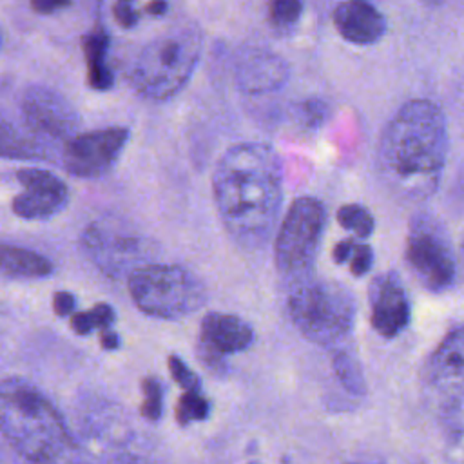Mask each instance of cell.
<instances>
[{"instance_id":"cell-1","label":"cell","mask_w":464,"mask_h":464,"mask_svg":"<svg viewBox=\"0 0 464 464\" xmlns=\"http://www.w3.org/2000/svg\"><path fill=\"white\" fill-rule=\"evenodd\" d=\"M212 194L219 219L234 243L263 248L283 203V167L277 152L259 141L236 143L218 160Z\"/></svg>"},{"instance_id":"cell-2","label":"cell","mask_w":464,"mask_h":464,"mask_svg":"<svg viewBox=\"0 0 464 464\" xmlns=\"http://www.w3.org/2000/svg\"><path fill=\"white\" fill-rule=\"evenodd\" d=\"M448 156V125L442 109L424 98L406 102L386 123L377 145L382 185L401 201L431 198Z\"/></svg>"},{"instance_id":"cell-3","label":"cell","mask_w":464,"mask_h":464,"mask_svg":"<svg viewBox=\"0 0 464 464\" xmlns=\"http://www.w3.org/2000/svg\"><path fill=\"white\" fill-rule=\"evenodd\" d=\"M0 435L29 464H56L72 448L62 413L20 377L0 379Z\"/></svg>"},{"instance_id":"cell-4","label":"cell","mask_w":464,"mask_h":464,"mask_svg":"<svg viewBox=\"0 0 464 464\" xmlns=\"http://www.w3.org/2000/svg\"><path fill=\"white\" fill-rule=\"evenodd\" d=\"M201 47L203 34L196 24L172 25L136 53L127 69V82L147 100H169L190 80Z\"/></svg>"},{"instance_id":"cell-5","label":"cell","mask_w":464,"mask_h":464,"mask_svg":"<svg viewBox=\"0 0 464 464\" xmlns=\"http://www.w3.org/2000/svg\"><path fill=\"white\" fill-rule=\"evenodd\" d=\"M355 297L341 283L310 276L288 286L286 310L292 324L314 344L334 346L353 328Z\"/></svg>"},{"instance_id":"cell-6","label":"cell","mask_w":464,"mask_h":464,"mask_svg":"<svg viewBox=\"0 0 464 464\" xmlns=\"http://www.w3.org/2000/svg\"><path fill=\"white\" fill-rule=\"evenodd\" d=\"M127 283L136 306L152 317L181 319L207 303L203 281L179 265H143L127 277Z\"/></svg>"},{"instance_id":"cell-7","label":"cell","mask_w":464,"mask_h":464,"mask_svg":"<svg viewBox=\"0 0 464 464\" xmlns=\"http://www.w3.org/2000/svg\"><path fill=\"white\" fill-rule=\"evenodd\" d=\"M420 381L440 428L453 444H459L464 397V334L460 326L451 328L430 353Z\"/></svg>"},{"instance_id":"cell-8","label":"cell","mask_w":464,"mask_h":464,"mask_svg":"<svg viewBox=\"0 0 464 464\" xmlns=\"http://www.w3.org/2000/svg\"><path fill=\"white\" fill-rule=\"evenodd\" d=\"M326 227V208L312 196L294 199L274 243V259L286 286L314 276V265Z\"/></svg>"},{"instance_id":"cell-9","label":"cell","mask_w":464,"mask_h":464,"mask_svg":"<svg viewBox=\"0 0 464 464\" xmlns=\"http://www.w3.org/2000/svg\"><path fill=\"white\" fill-rule=\"evenodd\" d=\"M404 256L411 274L428 292L442 294L453 288L457 263L451 237L435 214L426 210L413 214Z\"/></svg>"},{"instance_id":"cell-10","label":"cell","mask_w":464,"mask_h":464,"mask_svg":"<svg viewBox=\"0 0 464 464\" xmlns=\"http://www.w3.org/2000/svg\"><path fill=\"white\" fill-rule=\"evenodd\" d=\"M80 243L91 263L102 274L114 279L129 277L156 256V245L147 236L114 219L92 221L82 232Z\"/></svg>"},{"instance_id":"cell-11","label":"cell","mask_w":464,"mask_h":464,"mask_svg":"<svg viewBox=\"0 0 464 464\" xmlns=\"http://www.w3.org/2000/svg\"><path fill=\"white\" fill-rule=\"evenodd\" d=\"M127 140L125 127L76 134L63 143V167L76 178H100L114 167Z\"/></svg>"},{"instance_id":"cell-12","label":"cell","mask_w":464,"mask_h":464,"mask_svg":"<svg viewBox=\"0 0 464 464\" xmlns=\"http://www.w3.org/2000/svg\"><path fill=\"white\" fill-rule=\"evenodd\" d=\"M22 114L27 129L45 141H67L76 136L80 118L72 105L56 91L42 85L25 89Z\"/></svg>"},{"instance_id":"cell-13","label":"cell","mask_w":464,"mask_h":464,"mask_svg":"<svg viewBox=\"0 0 464 464\" xmlns=\"http://www.w3.org/2000/svg\"><path fill=\"white\" fill-rule=\"evenodd\" d=\"M252 343V326L237 315L208 312L201 319L198 355L212 372H223L225 357L246 350Z\"/></svg>"},{"instance_id":"cell-14","label":"cell","mask_w":464,"mask_h":464,"mask_svg":"<svg viewBox=\"0 0 464 464\" xmlns=\"http://www.w3.org/2000/svg\"><path fill=\"white\" fill-rule=\"evenodd\" d=\"M370 323L384 339L397 337L410 323L411 306L397 272L377 274L368 285Z\"/></svg>"},{"instance_id":"cell-15","label":"cell","mask_w":464,"mask_h":464,"mask_svg":"<svg viewBox=\"0 0 464 464\" xmlns=\"http://www.w3.org/2000/svg\"><path fill=\"white\" fill-rule=\"evenodd\" d=\"M24 192L14 196L13 212L22 219H47L62 212L69 201L67 185L49 170L27 167L16 172Z\"/></svg>"},{"instance_id":"cell-16","label":"cell","mask_w":464,"mask_h":464,"mask_svg":"<svg viewBox=\"0 0 464 464\" xmlns=\"http://www.w3.org/2000/svg\"><path fill=\"white\" fill-rule=\"evenodd\" d=\"M232 72L239 91L252 96L281 89L290 76L288 63L277 53L256 45L241 47L236 53Z\"/></svg>"},{"instance_id":"cell-17","label":"cell","mask_w":464,"mask_h":464,"mask_svg":"<svg viewBox=\"0 0 464 464\" xmlns=\"http://www.w3.org/2000/svg\"><path fill=\"white\" fill-rule=\"evenodd\" d=\"M334 24L339 34L357 45L375 44L386 31V20L382 13L361 0L343 2L334 9Z\"/></svg>"},{"instance_id":"cell-18","label":"cell","mask_w":464,"mask_h":464,"mask_svg":"<svg viewBox=\"0 0 464 464\" xmlns=\"http://www.w3.org/2000/svg\"><path fill=\"white\" fill-rule=\"evenodd\" d=\"M109 34L103 25L94 27L83 36V54L87 63V82L96 91H107L114 83L111 67L107 65Z\"/></svg>"},{"instance_id":"cell-19","label":"cell","mask_w":464,"mask_h":464,"mask_svg":"<svg viewBox=\"0 0 464 464\" xmlns=\"http://www.w3.org/2000/svg\"><path fill=\"white\" fill-rule=\"evenodd\" d=\"M0 272L14 277L40 279L53 272V263L36 250L0 243Z\"/></svg>"},{"instance_id":"cell-20","label":"cell","mask_w":464,"mask_h":464,"mask_svg":"<svg viewBox=\"0 0 464 464\" xmlns=\"http://www.w3.org/2000/svg\"><path fill=\"white\" fill-rule=\"evenodd\" d=\"M0 156L14 160H42L47 152L42 149V141L22 132L0 114Z\"/></svg>"},{"instance_id":"cell-21","label":"cell","mask_w":464,"mask_h":464,"mask_svg":"<svg viewBox=\"0 0 464 464\" xmlns=\"http://www.w3.org/2000/svg\"><path fill=\"white\" fill-rule=\"evenodd\" d=\"M332 368L346 392H350L352 395L366 393L362 368L359 364V359L350 350H337L332 355Z\"/></svg>"},{"instance_id":"cell-22","label":"cell","mask_w":464,"mask_h":464,"mask_svg":"<svg viewBox=\"0 0 464 464\" xmlns=\"http://www.w3.org/2000/svg\"><path fill=\"white\" fill-rule=\"evenodd\" d=\"M116 319V314L111 304L98 303L87 312H78L71 317V328L78 335H89L94 328H100L102 332L107 330Z\"/></svg>"},{"instance_id":"cell-23","label":"cell","mask_w":464,"mask_h":464,"mask_svg":"<svg viewBox=\"0 0 464 464\" xmlns=\"http://www.w3.org/2000/svg\"><path fill=\"white\" fill-rule=\"evenodd\" d=\"M337 221L343 228L352 230L359 237L372 236L375 228V219L372 212L359 203H346L337 210Z\"/></svg>"},{"instance_id":"cell-24","label":"cell","mask_w":464,"mask_h":464,"mask_svg":"<svg viewBox=\"0 0 464 464\" xmlns=\"http://www.w3.org/2000/svg\"><path fill=\"white\" fill-rule=\"evenodd\" d=\"M210 413V402L205 399V395L199 392H185L176 406V419L181 426H187L190 422L205 420Z\"/></svg>"},{"instance_id":"cell-25","label":"cell","mask_w":464,"mask_h":464,"mask_svg":"<svg viewBox=\"0 0 464 464\" xmlns=\"http://www.w3.org/2000/svg\"><path fill=\"white\" fill-rule=\"evenodd\" d=\"M303 4L297 0H274L268 5V18L274 27L288 29L301 18Z\"/></svg>"},{"instance_id":"cell-26","label":"cell","mask_w":464,"mask_h":464,"mask_svg":"<svg viewBox=\"0 0 464 464\" xmlns=\"http://www.w3.org/2000/svg\"><path fill=\"white\" fill-rule=\"evenodd\" d=\"M143 390V402H141V415L149 420H158L163 411V390L160 381L154 377H147L141 381Z\"/></svg>"},{"instance_id":"cell-27","label":"cell","mask_w":464,"mask_h":464,"mask_svg":"<svg viewBox=\"0 0 464 464\" xmlns=\"http://www.w3.org/2000/svg\"><path fill=\"white\" fill-rule=\"evenodd\" d=\"M169 372L172 375V379L185 390V392H199L201 384L198 375L183 362L181 357L178 355H170L169 357Z\"/></svg>"},{"instance_id":"cell-28","label":"cell","mask_w":464,"mask_h":464,"mask_svg":"<svg viewBox=\"0 0 464 464\" xmlns=\"http://www.w3.org/2000/svg\"><path fill=\"white\" fill-rule=\"evenodd\" d=\"M350 272L355 277H361L370 272L373 265V250L368 245H353V250L350 254Z\"/></svg>"},{"instance_id":"cell-29","label":"cell","mask_w":464,"mask_h":464,"mask_svg":"<svg viewBox=\"0 0 464 464\" xmlns=\"http://www.w3.org/2000/svg\"><path fill=\"white\" fill-rule=\"evenodd\" d=\"M299 116L303 118V121L310 127H317L321 125L326 116H328V105L323 102V100H317V98H310V100H304L301 103V112Z\"/></svg>"},{"instance_id":"cell-30","label":"cell","mask_w":464,"mask_h":464,"mask_svg":"<svg viewBox=\"0 0 464 464\" xmlns=\"http://www.w3.org/2000/svg\"><path fill=\"white\" fill-rule=\"evenodd\" d=\"M112 11H114V18L118 20L120 25H123V27H134V25L138 24L140 14H138V11L132 7L130 2H123V0H121V2H116L114 7H112Z\"/></svg>"},{"instance_id":"cell-31","label":"cell","mask_w":464,"mask_h":464,"mask_svg":"<svg viewBox=\"0 0 464 464\" xmlns=\"http://www.w3.org/2000/svg\"><path fill=\"white\" fill-rule=\"evenodd\" d=\"M74 306H76V299H74V295H72L71 292L62 290V292H56V294H54V297H53V308H54V314H56V315H62V317L71 315L72 310H74Z\"/></svg>"},{"instance_id":"cell-32","label":"cell","mask_w":464,"mask_h":464,"mask_svg":"<svg viewBox=\"0 0 464 464\" xmlns=\"http://www.w3.org/2000/svg\"><path fill=\"white\" fill-rule=\"evenodd\" d=\"M353 245H355L353 239H343V241H339V243L334 246V250H332V257L335 259V263H339V265L346 263V261L350 259V254H352V250H353Z\"/></svg>"},{"instance_id":"cell-33","label":"cell","mask_w":464,"mask_h":464,"mask_svg":"<svg viewBox=\"0 0 464 464\" xmlns=\"http://www.w3.org/2000/svg\"><path fill=\"white\" fill-rule=\"evenodd\" d=\"M69 2H49V0H38V2H33L31 7L34 11H40V13H51L54 9H60V7H67Z\"/></svg>"},{"instance_id":"cell-34","label":"cell","mask_w":464,"mask_h":464,"mask_svg":"<svg viewBox=\"0 0 464 464\" xmlns=\"http://www.w3.org/2000/svg\"><path fill=\"white\" fill-rule=\"evenodd\" d=\"M100 343L105 350H116L120 346V337L111 330H103L100 335Z\"/></svg>"},{"instance_id":"cell-35","label":"cell","mask_w":464,"mask_h":464,"mask_svg":"<svg viewBox=\"0 0 464 464\" xmlns=\"http://www.w3.org/2000/svg\"><path fill=\"white\" fill-rule=\"evenodd\" d=\"M145 9H147L149 14H152V16H161V14H165V11L169 9V4L158 0V2H150Z\"/></svg>"}]
</instances>
